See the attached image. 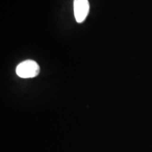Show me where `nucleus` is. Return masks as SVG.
Segmentation results:
<instances>
[{
  "instance_id": "1",
  "label": "nucleus",
  "mask_w": 152,
  "mask_h": 152,
  "mask_svg": "<svg viewBox=\"0 0 152 152\" xmlns=\"http://www.w3.org/2000/svg\"><path fill=\"white\" fill-rule=\"evenodd\" d=\"M39 66L33 60H26L17 66L16 72L17 75L21 78H33L39 73Z\"/></svg>"
},
{
  "instance_id": "2",
  "label": "nucleus",
  "mask_w": 152,
  "mask_h": 152,
  "mask_svg": "<svg viewBox=\"0 0 152 152\" xmlns=\"http://www.w3.org/2000/svg\"><path fill=\"white\" fill-rule=\"evenodd\" d=\"M73 7L76 21L78 23L84 22L90 11L88 0H74Z\"/></svg>"
}]
</instances>
